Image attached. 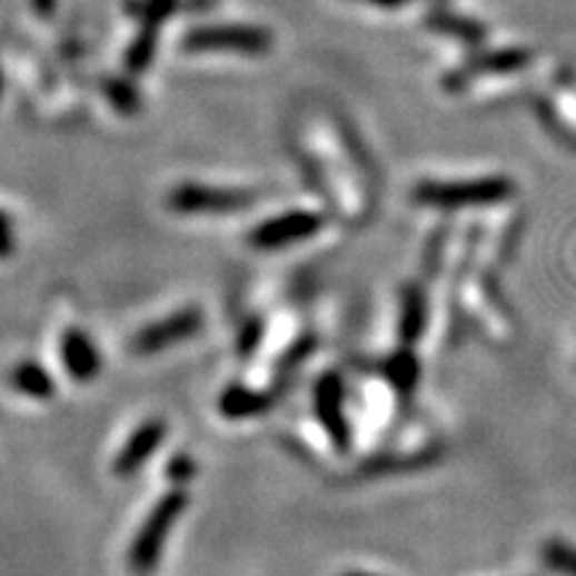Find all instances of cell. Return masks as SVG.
Instances as JSON below:
<instances>
[{
    "label": "cell",
    "mask_w": 576,
    "mask_h": 576,
    "mask_svg": "<svg viewBox=\"0 0 576 576\" xmlns=\"http://www.w3.org/2000/svg\"><path fill=\"white\" fill-rule=\"evenodd\" d=\"M185 510H187V494L182 488H171V491H166L163 497L152 505V510L147 513L145 524L139 526L137 537L131 542L129 566L133 574L145 576L158 566L166 539H169V534L173 532V526L179 524V518H182Z\"/></svg>",
    "instance_id": "obj_1"
},
{
    "label": "cell",
    "mask_w": 576,
    "mask_h": 576,
    "mask_svg": "<svg viewBox=\"0 0 576 576\" xmlns=\"http://www.w3.org/2000/svg\"><path fill=\"white\" fill-rule=\"evenodd\" d=\"M513 196V182L505 177L459 179V182H419L414 200L433 209H465V206L499 203Z\"/></svg>",
    "instance_id": "obj_2"
},
{
    "label": "cell",
    "mask_w": 576,
    "mask_h": 576,
    "mask_svg": "<svg viewBox=\"0 0 576 576\" xmlns=\"http://www.w3.org/2000/svg\"><path fill=\"white\" fill-rule=\"evenodd\" d=\"M324 230V217L315 211H286L280 217H272L254 227L249 232V244L259 251H276L286 249V246L310 240L312 236Z\"/></svg>",
    "instance_id": "obj_3"
},
{
    "label": "cell",
    "mask_w": 576,
    "mask_h": 576,
    "mask_svg": "<svg viewBox=\"0 0 576 576\" xmlns=\"http://www.w3.org/2000/svg\"><path fill=\"white\" fill-rule=\"evenodd\" d=\"M203 310L200 307H185V310L158 320V324L145 326L131 341V350L137 355H156L169 350V347L182 345V341L198 337L203 331Z\"/></svg>",
    "instance_id": "obj_4"
},
{
    "label": "cell",
    "mask_w": 576,
    "mask_h": 576,
    "mask_svg": "<svg viewBox=\"0 0 576 576\" xmlns=\"http://www.w3.org/2000/svg\"><path fill=\"white\" fill-rule=\"evenodd\" d=\"M254 200H257V196L249 190L182 185L169 196V209L182 213V217H192V213H227V211L249 209Z\"/></svg>",
    "instance_id": "obj_5"
},
{
    "label": "cell",
    "mask_w": 576,
    "mask_h": 576,
    "mask_svg": "<svg viewBox=\"0 0 576 576\" xmlns=\"http://www.w3.org/2000/svg\"><path fill=\"white\" fill-rule=\"evenodd\" d=\"M315 414L339 451L350 448V427L345 417V385L339 374L328 371L315 385Z\"/></svg>",
    "instance_id": "obj_6"
},
{
    "label": "cell",
    "mask_w": 576,
    "mask_h": 576,
    "mask_svg": "<svg viewBox=\"0 0 576 576\" xmlns=\"http://www.w3.org/2000/svg\"><path fill=\"white\" fill-rule=\"evenodd\" d=\"M166 438V421L163 419H147L137 430L131 433V438L126 440L120 454L116 457V475L120 478H129L145 465L147 459L156 457V451Z\"/></svg>",
    "instance_id": "obj_7"
},
{
    "label": "cell",
    "mask_w": 576,
    "mask_h": 576,
    "mask_svg": "<svg viewBox=\"0 0 576 576\" xmlns=\"http://www.w3.org/2000/svg\"><path fill=\"white\" fill-rule=\"evenodd\" d=\"M59 358L76 381H91L102 371V355H99L97 345L91 337L80 328H67L59 339Z\"/></svg>",
    "instance_id": "obj_8"
},
{
    "label": "cell",
    "mask_w": 576,
    "mask_h": 576,
    "mask_svg": "<svg viewBox=\"0 0 576 576\" xmlns=\"http://www.w3.org/2000/svg\"><path fill=\"white\" fill-rule=\"evenodd\" d=\"M190 49H227V51H246L262 53L270 49V36L251 27H209L190 36Z\"/></svg>",
    "instance_id": "obj_9"
},
{
    "label": "cell",
    "mask_w": 576,
    "mask_h": 576,
    "mask_svg": "<svg viewBox=\"0 0 576 576\" xmlns=\"http://www.w3.org/2000/svg\"><path fill=\"white\" fill-rule=\"evenodd\" d=\"M272 398L262 390H251L244 385H230L219 395V411L227 419H249L270 411Z\"/></svg>",
    "instance_id": "obj_10"
},
{
    "label": "cell",
    "mask_w": 576,
    "mask_h": 576,
    "mask_svg": "<svg viewBox=\"0 0 576 576\" xmlns=\"http://www.w3.org/2000/svg\"><path fill=\"white\" fill-rule=\"evenodd\" d=\"M9 385L17 390L19 395L32 400H49L57 393V381L43 366H38L36 360H22L11 368L9 374Z\"/></svg>",
    "instance_id": "obj_11"
},
{
    "label": "cell",
    "mask_w": 576,
    "mask_h": 576,
    "mask_svg": "<svg viewBox=\"0 0 576 576\" xmlns=\"http://www.w3.org/2000/svg\"><path fill=\"white\" fill-rule=\"evenodd\" d=\"M427 326V297L419 286H406L404 299H400V318H398V337L404 347H411L419 341Z\"/></svg>",
    "instance_id": "obj_12"
},
{
    "label": "cell",
    "mask_w": 576,
    "mask_h": 576,
    "mask_svg": "<svg viewBox=\"0 0 576 576\" xmlns=\"http://www.w3.org/2000/svg\"><path fill=\"white\" fill-rule=\"evenodd\" d=\"M385 374H387V379H390V385L398 393L411 395L414 390H417L419 360H417V355L411 352V347H404V350L395 352L393 358L387 360Z\"/></svg>",
    "instance_id": "obj_13"
},
{
    "label": "cell",
    "mask_w": 576,
    "mask_h": 576,
    "mask_svg": "<svg viewBox=\"0 0 576 576\" xmlns=\"http://www.w3.org/2000/svg\"><path fill=\"white\" fill-rule=\"evenodd\" d=\"M542 558H545V564L550 566L553 572L576 576V547L566 545V542H547L545 550H542Z\"/></svg>",
    "instance_id": "obj_14"
},
{
    "label": "cell",
    "mask_w": 576,
    "mask_h": 576,
    "mask_svg": "<svg viewBox=\"0 0 576 576\" xmlns=\"http://www.w3.org/2000/svg\"><path fill=\"white\" fill-rule=\"evenodd\" d=\"M259 341H262V320H249L238 334V352L246 358V355L257 350Z\"/></svg>",
    "instance_id": "obj_15"
},
{
    "label": "cell",
    "mask_w": 576,
    "mask_h": 576,
    "mask_svg": "<svg viewBox=\"0 0 576 576\" xmlns=\"http://www.w3.org/2000/svg\"><path fill=\"white\" fill-rule=\"evenodd\" d=\"M13 249H17V240H13V225H11V219L0 211V259L11 257Z\"/></svg>",
    "instance_id": "obj_16"
},
{
    "label": "cell",
    "mask_w": 576,
    "mask_h": 576,
    "mask_svg": "<svg viewBox=\"0 0 576 576\" xmlns=\"http://www.w3.org/2000/svg\"><path fill=\"white\" fill-rule=\"evenodd\" d=\"M192 473H196V465H192V459L185 457V454H179V457H173L169 461L171 480H187V478H192Z\"/></svg>",
    "instance_id": "obj_17"
},
{
    "label": "cell",
    "mask_w": 576,
    "mask_h": 576,
    "mask_svg": "<svg viewBox=\"0 0 576 576\" xmlns=\"http://www.w3.org/2000/svg\"><path fill=\"white\" fill-rule=\"evenodd\" d=\"M371 3H377V6H400V3H408V0H371Z\"/></svg>",
    "instance_id": "obj_18"
},
{
    "label": "cell",
    "mask_w": 576,
    "mask_h": 576,
    "mask_svg": "<svg viewBox=\"0 0 576 576\" xmlns=\"http://www.w3.org/2000/svg\"><path fill=\"white\" fill-rule=\"evenodd\" d=\"M345 576H377V574H360V572H352V574H345Z\"/></svg>",
    "instance_id": "obj_19"
}]
</instances>
